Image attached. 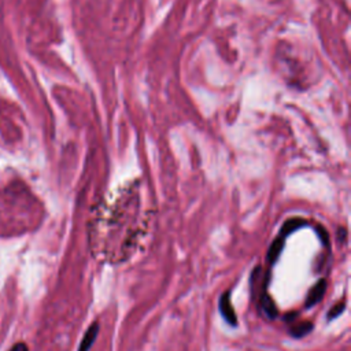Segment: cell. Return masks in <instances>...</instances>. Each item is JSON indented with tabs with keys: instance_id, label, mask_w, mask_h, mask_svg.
Returning <instances> with one entry per match:
<instances>
[{
	"instance_id": "cell-1",
	"label": "cell",
	"mask_w": 351,
	"mask_h": 351,
	"mask_svg": "<svg viewBox=\"0 0 351 351\" xmlns=\"http://www.w3.org/2000/svg\"><path fill=\"white\" fill-rule=\"evenodd\" d=\"M147 219L139 215V198L124 194L114 205L99 210L89 228V249L95 259L112 265L136 253L147 233Z\"/></svg>"
},
{
	"instance_id": "cell-2",
	"label": "cell",
	"mask_w": 351,
	"mask_h": 351,
	"mask_svg": "<svg viewBox=\"0 0 351 351\" xmlns=\"http://www.w3.org/2000/svg\"><path fill=\"white\" fill-rule=\"evenodd\" d=\"M219 310H221V314L224 316V318L226 321L232 324L233 327L238 325V316H236V312H235L233 306H232V302H230V295L229 292H225L222 297H221V301H219Z\"/></svg>"
},
{
	"instance_id": "cell-3",
	"label": "cell",
	"mask_w": 351,
	"mask_h": 351,
	"mask_svg": "<svg viewBox=\"0 0 351 351\" xmlns=\"http://www.w3.org/2000/svg\"><path fill=\"white\" fill-rule=\"evenodd\" d=\"M325 291H327V280L321 278L320 281H317L310 288V291L307 294L306 307H313L314 305H317L322 299V297H324Z\"/></svg>"
},
{
	"instance_id": "cell-4",
	"label": "cell",
	"mask_w": 351,
	"mask_h": 351,
	"mask_svg": "<svg viewBox=\"0 0 351 351\" xmlns=\"http://www.w3.org/2000/svg\"><path fill=\"white\" fill-rule=\"evenodd\" d=\"M99 333V322H93L91 327L88 328V331L85 332L83 340H81V344H80V348L78 351H89V348L92 347V344L96 340Z\"/></svg>"
},
{
	"instance_id": "cell-5",
	"label": "cell",
	"mask_w": 351,
	"mask_h": 351,
	"mask_svg": "<svg viewBox=\"0 0 351 351\" xmlns=\"http://www.w3.org/2000/svg\"><path fill=\"white\" fill-rule=\"evenodd\" d=\"M259 298H261V307H262L263 312L266 313V316H269L270 318H277L278 310L277 307H276L274 301L270 298V295L263 289Z\"/></svg>"
},
{
	"instance_id": "cell-6",
	"label": "cell",
	"mask_w": 351,
	"mask_h": 351,
	"mask_svg": "<svg viewBox=\"0 0 351 351\" xmlns=\"http://www.w3.org/2000/svg\"><path fill=\"white\" fill-rule=\"evenodd\" d=\"M313 322L310 321H295L292 322V325L289 328V333L294 337H303L307 335L309 332H312Z\"/></svg>"
},
{
	"instance_id": "cell-7",
	"label": "cell",
	"mask_w": 351,
	"mask_h": 351,
	"mask_svg": "<svg viewBox=\"0 0 351 351\" xmlns=\"http://www.w3.org/2000/svg\"><path fill=\"white\" fill-rule=\"evenodd\" d=\"M284 249V236H280L278 239H276L273 242V244L270 246V249H269V254H268V258L269 261L272 263H274L278 259V257H280V254H281V251H283Z\"/></svg>"
},
{
	"instance_id": "cell-8",
	"label": "cell",
	"mask_w": 351,
	"mask_h": 351,
	"mask_svg": "<svg viewBox=\"0 0 351 351\" xmlns=\"http://www.w3.org/2000/svg\"><path fill=\"white\" fill-rule=\"evenodd\" d=\"M344 307H346V301L337 302L335 306L332 307L331 312L328 313V320H333V318H336L337 316H340L341 313H343V310H344Z\"/></svg>"
},
{
	"instance_id": "cell-9",
	"label": "cell",
	"mask_w": 351,
	"mask_h": 351,
	"mask_svg": "<svg viewBox=\"0 0 351 351\" xmlns=\"http://www.w3.org/2000/svg\"><path fill=\"white\" fill-rule=\"evenodd\" d=\"M10 351H28V347H26V344H24V343H18V344H15Z\"/></svg>"
}]
</instances>
